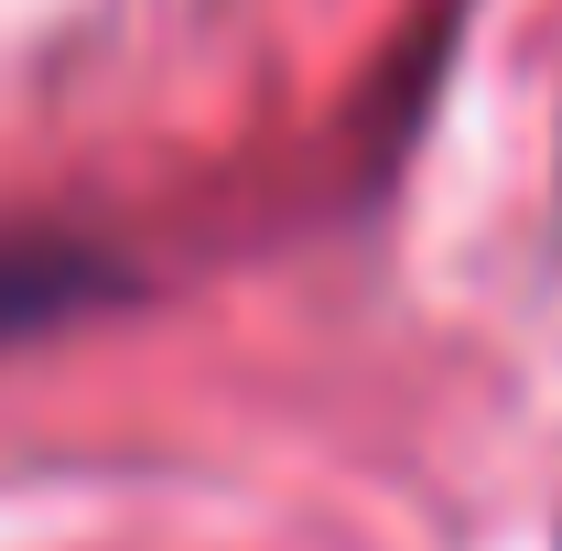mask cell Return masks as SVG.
I'll list each match as a JSON object with an SVG mask.
<instances>
[{
	"label": "cell",
	"mask_w": 562,
	"mask_h": 551,
	"mask_svg": "<svg viewBox=\"0 0 562 551\" xmlns=\"http://www.w3.org/2000/svg\"><path fill=\"white\" fill-rule=\"evenodd\" d=\"M76 292V271L55 249H0V325H33V314H55Z\"/></svg>",
	"instance_id": "6da1fadb"
}]
</instances>
